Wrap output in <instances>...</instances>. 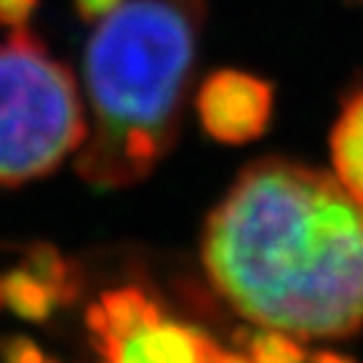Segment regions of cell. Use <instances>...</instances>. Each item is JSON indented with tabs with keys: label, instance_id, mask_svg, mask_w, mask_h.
I'll return each mask as SVG.
<instances>
[{
	"label": "cell",
	"instance_id": "cell-9",
	"mask_svg": "<svg viewBox=\"0 0 363 363\" xmlns=\"http://www.w3.org/2000/svg\"><path fill=\"white\" fill-rule=\"evenodd\" d=\"M240 346L245 348V356L252 363H308L306 348L298 343L290 333L275 328H262L257 325L255 330H242L238 333Z\"/></svg>",
	"mask_w": 363,
	"mask_h": 363
},
{
	"label": "cell",
	"instance_id": "cell-6",
	"mask_svg": "<svg viewBox=\"0 0 363 363\" xmlns=\"http://www.w3.org/2000/svg\"><path fill=\"white\" fill-rule=\"evenodd\" d=\"M330 154L338 182L363 204V89L343 106L330 134Z\"/></svg>",
	"mask_w": 363,
	"mask_h": 363
},
{
	"label": "cell",
	"instance_id": "cell-7",
	"mask_svg": "<svg viewBox=\"0 0 363 363\" xmlns=\"http://www.w3.org/2000/svg\"><path fill=\"white\" fill-rule=\"evenodd\" d=\"M0 285H3V303L28 323H45L53 311L61 308L56 290L23 265L0 275Z\"/></svg>",
	"mask_w": 363,
	"mask_h": 363
},
{
	"label": "cell",
	"instance_id": "cell-12",
	"mask_svg": "<svg viewBox=\"0 0 363 363\" xmlns=\"http://www.w3.org/2000/svg\"><path fill=\"white\" fill-rule=\"evenodd\" d=\"M124 0H74V11L81 21L86 23H101L104 18L111 16Z\"/></svg>",
	"mask_w": 363,
	"mask_h": 363
},
{
	"label": "cell",
	"instance_id": "cell-8",
	"mask_svg": "<svg viewBox=\"0 0 363 363\" xmlns=\"http://www.w3.org/2000/svg\"><path fill=\"white\" fill-rule=\"evenodd\" d=\"M23 267H28L33 275H38L43 283H48L56 290L61 306H71L81 293V278L79 270L71 260L61 255V250H56L48 242H35L23 252Z\"/></svg>",
	"mask_w": 363,
	"mask_h": 363
},
{
	"label": "cell",
	"instance_id": "cell-14",
	"mask_svg": "<svg viewBox=\"0 0 363 363\" xmlns=\"http://www.w3.org/2000/svg\"><path fill=\"white\" fill-rule=\"evenodd\" d=\"M6 306V303H3V285H0V308Z\"/></svg>",
	"mask_w": 363,
	"mask_h": 363
},
{
	"label": "cell",
	"instance_id": "cell-11",
	"mask_svg": "<svg viewBox=\"0 0 363 363\" xmlns=\"http://www.w3.org/2000/svg\"><path fill=\"white\" fill-rule=\"evenodd\" d=\"M38 8V0H0V28H23Z\"/></svg>",
	"mask_w": 363,
	"mask_h": 363
},
{
	"label": "cell",
	"instance_id": "cell-1",
	"mask_svg": "<svg viewBox=\"0 0 363 363\" xmlns=\"http://www.w3.org/2000/svg\"><path fill=\"white\" fill-rule=\"evenodd\" d=\"M202 265L250 323L303 340L363 328V204L320 169L245 167L207 217Z\"/></svg>",
	"mask_w": 363,
	"mask_h": 363
},
{
	"label": "cell",
	"instance_id": "cell-2",
	"mask_svg": "<svg viewBox=\"0 0 363 363\" xmlns=\"http://www.w3.org/2000/svg\"><path fill=\"white\" fill-rule=\"evenodd\" d=\"M207 0H124L84 53L89 136L76 172L94 189L144 182L174 147Z\"/></svg>",
	"mask_w": 363,
	"mask_h": 363
},
{
	"label": "cell",
	"instance_id": "cell-10",
	"mask_svg": "<svg viewBox=\"0 0 363 363\" xmlns=\"http://www.w3.org/2000/svg\"><path fill=\"white\" fill-rule=\"evenodd\" d=\"M0 363H58L45 356V351L23 335L0 338Z\"/></svg>",
	"mask_w": 363,
	"mask_h": 363
},
{
	"label": "cell",
	"instance_id": "cell-4",
	"mask_svg": "<svg viewBox=\"0 0 363 363\" xmlns=\"http://www.w3.org/2000/svg\"><path fill=\"white\" fill-rule=\"evenodd\" d=\"M86 328L104 363H217L222 353L204 330L167 318L136 285L106 290L86 311Z\"/></svg>",
	"mask_w": 363,
	"mask_h": 363
},
{
	"label": "cell",
	"instance_id": "cell-5",
	"mask_svg": "<svg viewBox=\"0 0 363 363\" xmlns=\"http://www.w3.org/2000/svg\"><path fill=\"white\" fill-rule=\"evenodd\" d=\"M275 91L270 81L238 68H217L204 76L194 106L210 139L230 147L255 142L267 131Z\"/></svg>",
	"mask_w": 363,
	"mask_h": 363
},
{
	"label": "cell",
	"instance_id": "cell-13",
	"mask_svg": "<svg viewBox=\"0 0 363 363\" xmlns=\"http://www.w3.org/2000/svg\"><path fill=\"white\" fill-rule=\"evenodd\" d=\"M311 363H356L353 358L343 356V353H335V351H320L311 358Z\"/></svg>",
	"mask_w": 363,
	"mask_h": 363
},
{
	"label": "cell",
	"instance_id": "cell-3",
	"mask_svg": "<svg viewBox=\"0 0 363 363\" xmlns=\"http://www.w3.org/2000/svg\"><path fill=\"white\" fill-rule=\"evenodd\" d=\"M89 136L71 68L26 26L0 43V187L48 177Z\"/></svg>",
	"mask_w": 363,
	"mask_h": 363
}]
</instances>
